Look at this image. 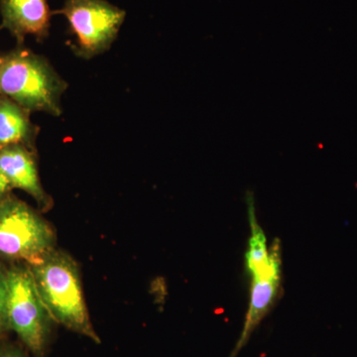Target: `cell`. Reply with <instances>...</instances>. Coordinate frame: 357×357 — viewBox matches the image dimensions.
Here are the masks:
<instances>
[{"instance_id": "obj_1", "label": "cell", "mask_w": 357, "mask_h": 357, "mask_svg": "<svg viewBox=\"0 0 357 357\" xmlns=\"http://www.w3.org/2000/svg\"><path fill=\"white\" fill-rule=\"evenodd\" d=\"M40 298L52 319L70 332L100 344L91 321L77 263L64 251H52L42 261L30 265Z\"/></svg>"}, {"instance_id": "obj_2", "label": "cell", "mask_w": 357, "mask_h": 357, "mask_svg": "<svg viewBox=\"0 0 357 357\" xmlns=\"http://www.w3.org/2000/svg\"><path fill=\"white\" fill-rule=\"evenodd\" d=\"M68 86L48 59L23 45L0 55V95L28 112L61 116Z\"/></svg>"}, {"instance_id": "obj_3", "label": "cell", "mask_w": 357, "mask_h": 357, "mask_svg": "<svg viewBox=\"0 0 357 357\" xmlns=\"http://www.w3.org/2000/svg\"><path fill=\"white\" fill-rule=\"evenodd\" d=\"M250 236L245 253V268L250 278L248 312L241 335L229 357H237L248 344L256 328L272 311L280 297L282 288V248L274 239L268 246L266 236L256 217L255 199L248 197Z\"/></svg>"}, {"instance_id": "obj_4", "label": "cell", "mask_w": 357, "mask_h": 357, "mask_svg": "<svg viewBox=\"0 0 357 357\" xmlns=\"http://www.w3.org/2000/svg\"><path fill=\"white\" fill-rule=\"evenodd\" d=\"M7 323L35 357H45L52 337V319L40 298L29 267L7 269Z\"/></svg>"}, {"instance_id": "obj_5", "label": "cell", "mask_w": 357, "mask_h": 357, "mask_svg": "<svg viewBox=\"0 0 357 357\" xmlns=\"http://www.w3.org/2000/svg\"><path fill=\"white\" fill-rule=\"evenodd\" d=\"M50 225L29 204L9 195L0 203V257L37 264L55 250Z\"/></svg>"}, {"instance_id": "obj_6", "label": "cell", "mask_w": 357, "mask_h": 357, "mask_svg": "<svg viewBox=\"0 0 357 357\" xmlns=\"http://www.w3.org/2000/svg\"><path fill=\"white\" fill-rule=\"evenodd\" d=\"M64 15L76 37L77 57L91 60L112 48L126 17V10L107 0H66L56 13Z\"/></svg>"}, {"instance_id": "obj_7", "label": "cell", "mask_w": 357, "mask_h": 357, "mask_svg": "<svg viewBox=\"0 0 357 357\" xmlns=\"http://www.w3.org/2000/svg\"><path fill=\"white\" fill-rule=\"evenodd\" d=\"M0 14L2 26L17 45L24 44L29 35L40 42L48 38L53 14L48 0H0Z\"/></svg>"}, {"instance_id": "obj_8", "label": "cell", "mask_w": 357, "mask_h": 357, "mask_svg": "<svg viewBox=\"0 0 357 357\" xmlns=\"http://www.w3.org/2000/svg\"><path fill=\"white\" fill-rule=\"evenodd\" d=\"M0 172L13 189H20L35 199L41 210L52 206L51 197L40 181L35 150L24 145H13L0 150Z\"/></svg>"}, {"instance_id": "obj_9", "label": "cell", "mask_w": 357, "mask_h": 357, "mask_svg": "<svg viewBox=\"0 0 357 357\" xmlns=\"http://www.w3.org/2000/svg\"><path fill=\"white\" fill-rule=\"evenodd\" d=\"M28 112L10 98H0V150L13 145H24L35 150L39 128Z\"/></svg>"}, {"instance_id": "obj_10", "label": "cell", "mask_w": 357, "mask_h": 357, "mask_svg": "<svg viewBox=\"0 0 357 357\" xmlns=\"http://www.w3.org/2000/svg\"><path fill=\"white\" fill-rule=\"evenodd\" d=\"M7 331V269L0 265V337Z\"/></svg>"}, {"instance_id": "obj_11", "label": "cell", "mask_w": 357, "mask_h": 357, "mask_svg": "<svg viewBox=\"0 0 357 357\" xmlns=\"http://www.w3.org/2000/svg\"><path fill=\"white\" fill-rule=\"evenodd\" d=\"M0 357H28L26 352L17 345L0 344Z\"/></svg>"}, {"instance_id": "obj_12", "label": "cell", "mask_w": 357, "mask_h": 357, "mask_svg": "<svg viewBox=\"0 0 357 357\" xmlns=\"http://www.w3.org/2000/svg\"><path fill=\"white\" fill-rule=\"evenodd\" d=\"M11 190L13 189L11 185L9 184L8 180L3 174L0 172V203L11 194Z\"/></svg>"}, {"instance_id": "obj_13", "label": "cell", "mask_w": 357, "mask_h": 357, "mask_svg": "<svg viewBox=\"0 0 357 357\" xmlns=\"http://www.w3.org/2000/svg\"><path fill=\"white\" fill-rule=\"evenodd\" d=\"M0 98H1V95H0Z\"/></svg>"}]
</instances>
